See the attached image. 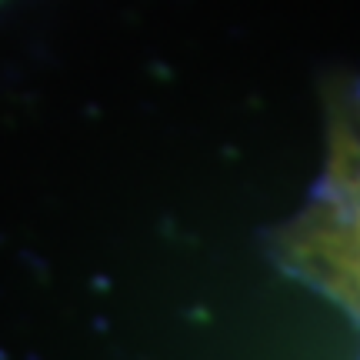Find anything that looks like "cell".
Returning <instances> with one entry per match:
<instances>
[]
</instances>
